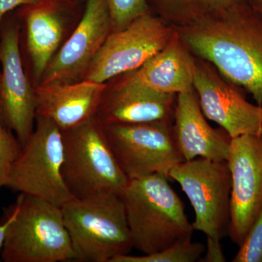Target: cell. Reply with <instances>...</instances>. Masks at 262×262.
I'll list each match as a JSON object with an SVG mask.
<instances>
[{
  "instance_id": "obj_5",
  "label": "cell",
  "mask_w": 262,
  "mask_h": 262,
  "mask_svg": "<svg viewBox=\"0 0 262 262\" xmlns=\"http://www.w3.org/2000/svg\"><path fill=\"white\" fill-rule=\"evenodd\" d=\"M61 210L77 261L110 262L134 248L120 195L73 199Z\"/></svg>"
},
{
  "instance_id": "obj_12",
  "label": "cell",
  "mask_w": 262,
  "mask_h": 262,
  "mask_svg": "<svg viewBox=\"0 0 262 262\" xmlns=\"http://www.w3.org/2000/svg\"><path fill=\"white\" fill-rule=\"evenodd\" d=\"M226 161L232 179L228 233L239 246L262 209V134L231 139Z\"/></svg>"
},
{
  "instance_id": "obj_22",
  "label": "cell",
  "mask_w": 262,
  "mask_h": 262,
  "mask_svg": "<svg viewBox=\"0 0 262 262\" xmlns=\"http://www.w3.org/2000/svg\"><path fill=\"white\" fill-rule=\"evenodd\" d=\"M16 136L0 122V189L6 187L13 163L21 152Z\"/></svg>"
},
{
  "instance_id": "obj_15",
  "label": "cell",
  "mask_w": 262,
  "mask_h": 262,
  "mask_svg": "<svg viewBox=\"0 0 262 262\" xmlns=\"http://www.w3.org/2000/svg\"><path fill=\"white\" fill-rule=\"evenodd\" d=\"M174 94L119 80L106 82L96 116L103 125L167 121Z\"/></svg>"
},
{
  "instance_id": "obj_21",
  "label": "cell",
  "mask_w": 262,
  "mask_h": 262,
  "mask_svg": "<svg viewBox=\"0 0 262 262\" xmlns=\"http://www.w3.org/2000/svg\"><path fill=\"white\" fill-rule=\"evenodd\" d=\"M112 32L125 29L135 19L149 13L147 0H106Z\"/></svg>"
},
{
  "instance_id": "obj_4",
  "label": "cell",
  "mask_w": 262,
  "mask_h": 262,
  "mask_svg": "<svg viewBox=\"0 0 262 262\" xmlns=\"http://www.w3.org/2000/svg\"><path fill=\"white\" fill-rule=\"evenodd\" d=\"M61 132L62 177L72 196L83 200L103 194L120 195L129 180L119 166L96 116Z\"/></svg>"
},
{
  "instance_id": "obj_25",
  "label": "cell",
  "mask_w": 262,
  "mask_h": 262,
  "mask_svg": "<svg viewBox=\"0 0 262 262\" xmlns=\"http://www.w3.org/2000/svg\"><path fill=\"white\" fill-rule=\"evenodd\" d=\"M39 0H0V25L5 15L18 7L34 4Z\"/></svg>"
},
{
  "instance_id": "obj_27",
  "label": "cell",
  "mask_w": 262,
  "mask_h": 262,
  "mask_svg": "<svg viewBox=\"0 0 262 262\" xmlns=\"http://www.w3.org/2000/svg\"><path fill=\"white\" fill-rule=\"evenodd\" d=\"M253 9L260 15L262 18V0H250Z\"/></svg>"
},
{
  "instance_id": "obj_26",
  "label": "cell",
  "mask_w": 262,
  "mask_h": 262,
  "mask_svg": "<svg viewBox=\"0 0 262 262\" xmlns=\"http://www.w3.org/2000/svg\"><path fill=\"white\" fill-rule=\"evenodd\" d=\"M10 222V216L8 215V218L5 220L4 222L0 224V255H1L2 249H3V244L5 238V234H6L7 229Z\"/></svg>"
},
{
  "instance_id": "obj_20",
  "label": "cell",
  "mask_w": 262,
  "mask_h": 262,
  "mask_svg": "<svg viewBox=\"0 0 262 262\" xmlns=\"http://www.w3.org/2000/svg\"><path fill=\"white\" fill-rule=\"evenodd\" d=\"M205 250V246L189 237L157 252L142 256L120 255L110 262H194L199 261Z\"/></svg>"
},
{
  "instance_id": "obj_6",
  "label": "cell",
  "mask_w": 262,
  "mask_h": 262,
  "mask_svg": "<svg viewBox=\"0 0 262 262\" xmlns=\"http://www.w3.org/2000/svg\"><path fill=\"white\" fill-rule=\"evenodd\" d=\"M62 132L50 119L36 117L32 136L10 170L6 187L62 207L75 199L62 177Z\"/></svg>"
},
{
  "instance_id": "obj_13",
  "label": "cell",
  "mask_w": 262,
  "mask_h": 262,
  "mask_svg": "<svg viewBox=\"0 0 262 262\" xmlns=\"http://www.w3.org/2000/svg\"><path fill=\"white\" fill-rule=\"evenodd\" d=\"M111 32L106 0H87L80 23L52 58L39 84L83 80L91 61Z\"/></svg>"
},
{
  "instance_id": "obj_23",
  "label": "cell",
  "mask_w": 262,
  "mask_h": 262,
  "mask_svg": "<svg viewBox=\"0 0 262 262\" xmlns=\"http://www.w3.org/2000/svg\"><path fill=\"white\" fill-rule=\"evenodd\" d=\"M233 262H262V209L239 245Z\"/></svg>"
},
{
  "instance_id": "obj_24",
  "label": "cell",
  "mask_w": 262,
  "mask_h": 262,
  "mask_svg": "<svg viewBox=\"0 0 262 262\" xmlns=\"http://www.w3.org/2000/svg\"><path fill=\"white\" fill-rule=\"evenodd\" d=\"M220 239L207 237V246L205 256L200 258L203 262H225L226 258L222 251Z\"/></svg>"
},
{
  "instance_id": "obj_17",
  "label": "cell",
  "mask_w": 262,
  "mask_h": 262,
  "mask_svg": "<svg viewBox=\"0 0 262 262\" xmlns=\"http://www.w3.org/2000/svg\"><path fill=\"white\" fill-rule=\"evenodd\" d=\"M174 140L184 160L225 161L231 138L208 125L194 91L177 94Z\"/></svg>"
},
{
  "instance_id": "obj_1",
  "label": "cell",
  "mask_w": 262,
  "mask_h": 262,
  "mask_svg": "<svg viewBox=\"0 0 262 262\" xmlns=\"http://www.w3.org/2000/svg\"><path fill=\"white\" fill-rule=\"evenodd\" d=\"M183 42L262 106V18L244 3L182 27Z\"/></svg>"
},
{
  "instance_id": "obj_3",
  "label": "cell",
  "mask_w": 262,
  "mask_h": 262,
  "mask_svg": "<svg viewBox=\"0 0 262 262\" xmlns=\"http://www.w3.org/2000/svg\"><path fill=\"white\" fill-rule=\"evenodd\" d=\"M1 258L5 262H59L75 260L61 207L19 193L8 212Z\"/></svg>"
},
{
  "instance_id": "obj_28",
  "label": "cell",
  "mask_w": 262,
  "mask_h": 262,
  "mask_svg": "<svg viewBox=\"0 0 262 262\" xmlns=\"http://www.w3.org/2000/svg\"><path fill=\"white\" fill-rule=\"evenodd\" d=\"M261 110H262V106H261Z\"/></svg>"
},
{
  "instance_id": "obj_9",
  "label": "cell",
  "mask_w": 262,
  "mask_h": 262,
  "mask_svg": "<svg viewBox=\"0 0 262 262\" xmlns=\"http://www.w3.org/2000/svg\"><path fill=\"white\" fill-rule=\"evenodd\" d=\"M174 32L149 13L111 32L86 71L83 80L106 83L139 69L166 46ZM82 80V81H83Z\"/></svg>"
},
{
  "instance_id": "obj_11",
  "label": "cell",
  "mask_w": 262,
  "mask_h": 262,
  "mask_svg": "<svg viewBox=\"0 0 262 262\" xmlns=\"http://www.w3.org/2000/svg\"><path fill=\"white\" fill-rule=\"evenodd\" d=\"M16 20L0 25V122L16 136L22 147L35 127V89L24 67Z\"/></svg>"
},
{
  "instance_id": "obj_8",
  "label": "cell",
  "mask_w": 262,
  "mask_h": 262,
  "mask_svg": "<svg viewBox=\"0 0 262 262\" xmlns=\"http://www.w3.org/2000/svg\"><path fill=\"white\" fill-rule=\"evenodd\" d=\"M103 129L128 180L154 173L168 177L170 169L184 161L168 121L106 125Z\"/></svg>"
},
{
  "instance_id": "obj_29",
  "label": "cell",
  "mask_w": 262,
  "mask_h": 262,
  "mask_svg": "<svg viewBox=\"0 0 262 262\" xmlns=\"http://www.w3.org/2000/svg\"></svg>"
},
{
  "instance_id": "obj_14",
  "label": "cell",
  "mask_w": 262,
  "mask_h": 262,
  "mask_svg": "<svg viewBox=\"0 0 262 262\" xmlns=\"http://www.w3.org/2000/svg\"><path fill=\"white\" fill-rule=\"evenodd\" d=\"M193 86L205 117L220 125L231 139L261 135V106L248 102L214 72L196 65Z\"/></svg>"
},
{
  "instance_id": "obj_2",
  "label": "cell",
  "mask_w": 262,
  "mask_h": 262,
  "mask_svg": "<svg viewBox=\"0 0 262 262\" xmlns=\"http://www.w3.org/2000/svg\"><path fill=\"white\" fill-rule=\"evenodd\" d=\"M133 247L144 254L192 237L194 227L165 174L131 179L120 194Z\"/></svg>"
},
{
  "instance_id": "obj_7",
  "label": "cell",
  "mask_w": 262,
  "mask_h": 262,
  "mask_svg": "<svg viewBox=\"0 0 262 262\" xmlns=\"http://www.w3.org/2000/svg\"><path fill=\"white\" fill-rule=\"evenodd\" d=\"M168 178L179 183L190 202L194 230L218 239L228 232L232 179L226 160H184L170 169Z\"/></svg>"
},
{
  "instance_id": "obj_16",
  "label": "cell",
  "mask_w": 262,
  "mask_h": 262,
  "mask_svg": "<svg viewBox=\"0 0 262 262\" xmlns=\"http://www.w3.org/2000/svg\"><path fill=\"white\" fill-rule=\"evenodd\" d=\"M106 83L83 80L51 82L35 89L36 117L50 119L60 130H69L96 115Z\"/></svg>"
},
{
  "instance_id": "obj_19",
  "label": "cell",
  "mask_w": 262,
  "mask_h": 262,
  "mask_svg": "<svg viewBox=\"0 0 262 262\" xmlns=\"http://www.w3.org/2000/svg\"><path fill=\"white\" fill-rule=\"evenodd\" d=\"M245 0H147L164 18L187 27L225 13L244 3Z\"/></svg>"
},
{
  "instance_id": "obj_18",
  "label": "cell",
  "mask_w": 262,
  "mask_h": 262,
  "mask_svg": "<svg viewBox=\"0 0 262 262\" xmlns=\"http://www.w3.org/2000/svg\"><path fill=\"white\" fill-rule=\"evenodd\" d=\"M196 64L179 34L137 70L121 75L120 81L165 94H179L194 89ZM118 77V76H117Z\"/></svg>"
},
{
  "instance_id": "obj_10",
  "label": "cell",
  "mask_w": 262,
  "mask_h": 262,
  "mask_svg": "<svg viewBox=\"0 0 262 262\" xmlns=\"http://www.w3.org/2000/svg\"><path fill=\"white\" fill-rule=\"evenodd\" d=\"M80 0H39L22 8L20 13L24 27V48L29 71L35 89L40 83L52 58L61 49L83 15Z\"/></svg>"
}]
</instances>
